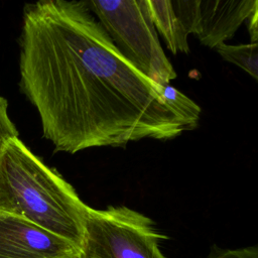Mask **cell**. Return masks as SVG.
I'll use <instances>...</instances> for the list:
<instances>
[{"mask_svg": "<svg viewBox=\"0 0 258 258\" xmlns=\"http://www.w3.org/2000/svg\"><path fill=\"white\" fill-rule=\"evenodd\" d=\"M174 5L187 34L210 48L231 38L257 11V0H176Z\"/></svg>", "mask_w": 258, "mask_h": 258, "instance_id": "cell-5", "label": "cell"}, {"mask_svg": "<svg viewBox=\"0 0 258 258\" xmlns=\"http://www.w3.org/2000/svg\"><path fill=\"white\" fill-rule=\"evenodd\" d=\"M85 2L118 50L141 74L158 86L176 78L161 48L146 0Z\"/></svg>", "mask_w": 258, "mask_h": 258, "instance_id": "cell-3", "label": "cell"}, {"mask_svg": "<svg viewBox=\"0 0 258 258\" xmlns=\"http://www.w3.org/2000/svg\"><path fill=\"white\" fill-rule=\"evenodd\" d=\"M208 258H258V249L256 246L235 250L214 247Z\"/></svg>", "mask_w": 258, "mask_h": 258, "instance_id": "cell-11", "label": "cell"}, {"mask_svg": "<svg viewBox=\"0 0 258 258\" xmlns=\"http://www.w3.org/2000/svg\"><path fill=\"white\" fill-rule=\"evenodd\" d=\"M155 28L161 33L172 53L188 52L187 33L185 32L171 0H146Z\"/></svg>", "mask_w": 258, "mask_h": 258, "instance_id": "cell-7", "label": "cell"}, {"mask_svg": "<svg viewBox=\"0 0 258 258\" xmlns=\"http://www.w3.org/2000/svg\"><path fill=\"white\" fill-rule=\"evenodd\" d=\"M16 136H18V131L8 115V102L0 96V154L6 143Z\"/></svg>", "mask_w": 258, "mask_h": 258, "instance_id": "cell-10", "label": "cell"}, {"mask_svg": "<svg viewBox=\"0 0 258 258\" xmlns=\"http://www.w3.org/2000/svg\"><path fill=\"white\" fill-rule=\"evenodd\" d=\"M70 241L22 218L0 212V258H79Z\"/></svg>", "mask_w": 258, "mask_h": 258, "instance_id": "cell-6", "label": "cell"}, {"mask_svg": "<svg viewBox=\"0 0 258 258\" xmlns=\"http://www.w3.org/2000/svg\"><path fill=\"white\" fill-rule=\"evenodd\" d=\"M19 47L20 91L54 151L74 154L186 131L161 86L123 56L85 1L26 4Z\"/></svg>", "mask_w": 258, "mask_h": 258, "instance_id": "cell-1", "label": "cell"}, {"mask_svg": "<svg viewBox=\"0 0 258 258\" xmlns=\"http://www.w3.org/2000/svg\"><path fill=\"white\" fill-rule=\"evenodd\" d=\"M152 220L124 206H88L79 258H165Z\"/></svg>", "mask_w": 258, "mask_h": 258, "instance_id": "cell-4", "label": "cell"}, {"mask_svg": "<svg viewBox=\"0 0 258 258\" xmlns=\"http://www.w3.org/2000/svg\"><path fill=\"white\" fill-rule=\"evenodd\" d=\"M160 91L163 99L175 115L183 122L186 130L195 129L200 119L201 108L170 84L161 86Z\"/></svg>", "mask_w": 258, "mask_h": 258, "instance_id": "cell-8", "label": "cell"}, {"mask_svg": "<svg viewBox=\"0 0 258 258\" xmlns=\"http://www.w3.org/2000/svg\"><path fill=\"white\" fill-rule=\"evenodd\" d=\"M215 48L224 59L238 66L255 80L258 79L257 43L231 45L224 42L217 45Z\"/></svg>", "mask_w": 258, "mask_h": 258, "instance_id": "cell-9", "label": "cell"}, {"mask_svg": "<svg viewBox=\"0 0 258 258\" xmlns=\"http://www.w3.org/2000/svg\"><path fill=\"white\" fill-rule=\"evenodd\" d=\"M88 206L56 170L47 166L18 136L0 154V212L22 218L79 249Z\"/></svg>", "mask_w": 258, "mask_h": 258, "instance_id": "cell-2", "label": "cell"}]
</instances>
